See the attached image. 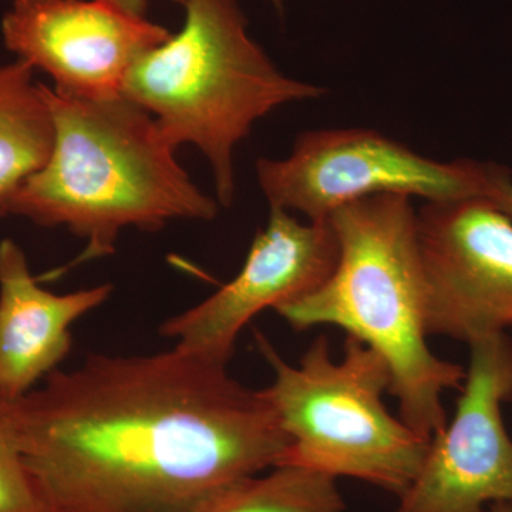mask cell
Listing matches in <instances>:
<instances>
[{
	"mask_svg": "<svg viewBox=\"0 0 512 512\" xmlns=\"http://www.w3.org/2000/svg\"><path fill=\"white\" fill-rule=\"evenodd\" d=\"M417 234L429 335L466 342L512 330V220L490 201L426 202Z\"/></svg>",
	"mask_w": 512,
	"mask_h": 512,
	"instance_id": "cell-8",
	"label": "cell"
},
{
	"mask_svg": "<svg viewBox=\"0 0 512 512\" xmlns=\"http://www.w3.org/2000/svg\"><path fill=\"white\" fill-rule=\"evenodd\" d=\"M339 242L329 220L303 224L271 208L241 271L214 295L165 320L160 333L175 348L228 366L242 329L265 309H278L318 289L338 264Z\"/></svg>",
	"mask_w": 512,
	"mask_h": 512,
	"instance_id": "cell-10",
	"label": "cell"
},
{
	"mask_svg": "<svg viewBox=\"0 0 512 512\" xmlns=\"http://www.w3.org/2000/svg\"><path fill=\"white\" fill-rule=\"evenodd\" d=\"M177 35L128 72L123 97L148 111L168 144H194L210 161L218 202L235 195L234 150L284 104L319 99L315 84L285 76L249 36L239 0H184Z\"/></svg>",
	"mask_w": 512,
	"mask_h": 512,
	"instance_id": "cell-4",
	"label": "cell"
},
{
	"mask_svg": "<svg viewBox=\"0 0 512 512\" xmlns=\"http://www.w3.org/2000/svg\"><path fill=\"white\" fill-rule=\"evenodd\" d=\"M33 73L19 59L0 66V198L43 167L52 153V114Z\"/></svg>",
	"mask_w": 512,
	"mask_h": 512,
	"instance_id": "cell-12",
	"label": "cell"
},
{
	"mask_svg": "<svg viewBox=\"0 0 512 512\" xmlns=\"http://www.w3.org/2000/svg\"><path fill=\"white\" fill-rule=\"evenodd\" d=\"M468 346L454 419L431 437L396 512H487L512 504V439L503 419L512 399V340L501 333Z\"/></svg>",
	"mask_w": 512,
	"mask_h": 512,
	"instance_id": "cell-7",
	"label": "cell"
},
{
	"mask_svg": "<svg viewBox=\"0 0 512 512\" xmlns=\"http://www.w3.org/2000/svg\"><path fill=\"white\" fill-rule=\"evenodd\" d=\"M131 15L146 16L148 0H107Z\"/></svg>",
	"mask_w": 512,
	"mask_h": 512,
	"instance_id": "cell-16",
	"label": "cell"
},
{
	"mask_svg": "<svg viewBox=\"0 0 512 512\" xmlns=\"http://www.w3.org/2000/svg\"><path fill=\"white\" fill-rule=\"evenodd\" d=\"M507 171L476 160H433L367 128L308 131L296 138L285 160L261 158L256 163L271 208L301 212L312 222L382 194L426 202L488 200Z\"/></svg>",
	"mask_w": 512,
	"mask_h": 512,
	"instance_id": "cell-6",
	"label": "cell"
},
{
	"mask_svg": "<svg viewBox=\"0 0 512 512\" xmlns=\"http://www.w3.org/2000/svg\"><path fill=\"white\" fill-rule=\"evenodd\" d=\"M255 338L274 372L262 393L291 439L281 464L355 478L400 497L419 473L430 439L384 406L392 373L383 357L348 336L336 360L328 338L319 336L292 366L265 335Z\"/></svg>",
	"mask_w": 512,
	"mask_h": 512,
	"instance_id": "cell-5",
	"label": "cell"
},
{
	"mask_svg": "<svg viewBox=\"0 0 512 512\" xmlns=\"http://www.w3.org/2000/svg\"><path fill=\"white\" fill-rule=\"evenodd\" d=\"M173 2L184 3V0H173ZM271 2L274 3L276 9H284L285 0H271Z\"/></svg>",
	"mask_w": 512,
	"mask_h": 512,
	"instance_id": "cell-18",
	"label": "cell"
},
{
	"mask_svg": "<svg viewBox=\"0 0 512 512\" xmlns=\"http://www.w3.org/2000/svg\"><path fill=\"white\" fill-rule=\"evenodd\" d=\"M55 140L43 167L0 198V218L69 229L86 245L70 266L116 251L124 228L158 231L174 220H214L156 120L126 97L82 100L39 83Z\"/></svg>",
	"mask_w": 512,
	"mask_h": 512,
	"instance_id": "cell-2",
	"label": "cell"
},
{
	"mask_svg": "<svg viewBox=\"0 0 512 512\" xmlns=\"http://www.w3.org/2000/svg\"><path fill=\"white\" fill-rule=\"evenodd\" d=\"M487 512H512V504L498 503L488 507Z\"/></svg>",
	"mask_w": 512,
	"mask_h": 512,
	"instance_id": "cell-17",
	"label": "cell"
},
{
	"mask_svg": "<svg viewBox=\"0 0 512 512\" xmlns=\"http://www.w3.org/2000/svg\"><path fill=\"white\" fill-rule=\"evenodd\" d=\"M487 201H490L512 220V175L510 170L497 181Z\"/></svg>",
	"mask_w": 512,
	"mask_h": 512,
	"instance_id": "cell-15",
	"label": "cell"
},
{
	"mask_svg": "<svg viewBox=\"0 0 512 512\" xmlns=\"http://www.w3.org/2000/svg\"><path fill=\"white\" fill-rule=\"evenodd\" d=\"M0 30L16 59L45 72L60 96L82 100L123 96L131 67L171 36L107 0H12Z\"/></svg>",
	"mask_w": 512,
	"mask_h": 512,
	"instance_id": "cell-9",
	"label": "cell"
},
{
	"mask_svg": "<svg viewBox=\"0 0 512 512\" xmlns=\"http://www.w3.org/2000/svg\"><path fill=\"white\" fill-rule=\"evenodd\" d=\"M328 220L339 242L332 275L276 312L295 330L338 326L379 353L392 373L400 417L431 440L447 424L443 394L461 390L466 369L427 345V284L412 201L375 195Z\"/></svg>",
	"mask_w": 512,
	"mask_h": 512,
	"instance_id": "cell-3",
	"label": "cell"
},
{
	"mask_svg": "<svg viewBox=\"0 0 512 512\" xmlns=\"http://www.w3.org/2000/svg\"><path fill=\"white\" fill-rule=\"evenodd\" d=\"M15 420L49 512H195L291 447L262 390L175 346L56 369Z\"/></svg>",
	"mask_w": 512,
	"mask_h": 512,
	"instance_id": "cell-1",
	"label": "cell"
},
{
	"mask_svg": "<svg viewBox=\"0 0 512 512\" xmlns=\"http://www.w3.org/2000/svg\"><path fill=\"white\" fill-rule=\"evenodd\" d=\"M113 286L72 293L46 291L25 251L0 241V393L18 400L59 369L72 349V326L110 298Z\"/></svg>",
	"mask_w": 512,
	"mask_h": 512,
	"instance_id": "cell-11",
	"label": "cell"
},
{
	"mask_svg": "<svg viewBox=\"0 0 512 512\" xmlns=\"http://www.w3.org/2000/svg\"><path fill=\"white\" fill-rule=\"evenodd\" d=\"M0 512H49L22 448L15 420V400L0 393Z\"/></svg>",
	"mask_w": 512,
	"mask_h": 512,
	"instance_id": "cell-14",
	"label": "cell"
},
{
	"mask_svg": "<svg viewBox=\"0 0 512 512\" xmlns=\"http://www.w3.org/2000/svg\"><path fill=\"white\" fill-rule=\"evenodd\" d=\"M336 478L281 464L225 485L195 512H345Z\"/></svg>",
	"mask_w": 512,
	"mask_h": 512,
	"instance_id": "cell-13",
	"label": "cell"
}]
</instances>
